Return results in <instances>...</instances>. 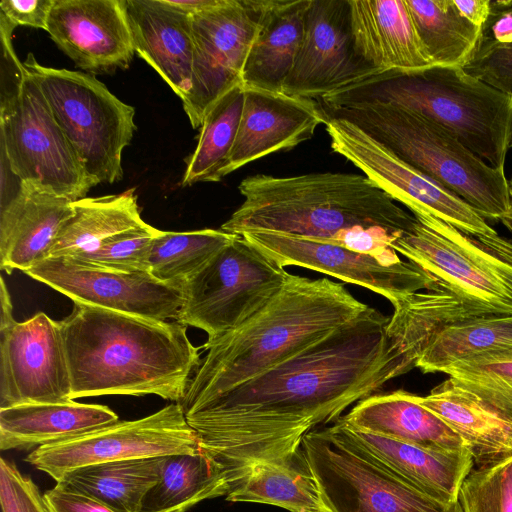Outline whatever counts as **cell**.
<instances>
[{"instance_id":"1","label":"cell","mask_w":512,"mask_h":512,"mask_svg":"<svg viewBox=\"0 0 512 512\" xmlns=\"http://www.w3.org/2000/svg\"><path fill=\"white\" fill-rule=\"evenodd\" d=\"M388 322L368 306L296 355L184 412L230 487L254 463L293 455L315 426L415 368L390 339Z\"/></svg>"},{"instance_id":"19","label":"cell","mask_w":512,"mask_h":512,"mask_svg":"<svg viewBox=\"0 0 512 512\" xmlns=\"http://www.w3.org/2000/svg\"><path fill=\"white\" fill-rule=\"evenodd\" d=\"M46 31L77 67L90 73L126 69L135 54L126 0H54Z\"/></svg>"},{"instance_id":"30","label":"cell","mask_w":512,"mask_h":512,"mask_svg":"<svg viewBox=\"0 0 512 512\" xmlns=\"http://www.w3.org/2000/svg\"><path fill=\"white\" fill-rule=\"evenodd\" d=\"M226 500L268 504L290 512H330L302 448L287 458L248 467L231 485Z\"/></svg>"},{"instance_id":"5","label":"cell","mask_w":512,"mask_h":512,"mask_svg":"<svg viewBox=\"0 0 512 512\" xmlns=\"http://www.w3.org/2000/svg\"><path fill=\"white\" fill-rule=\"evenodd\" d=\"M325 108L393 105L444 127L491 167L505 169L512 145V98L462 67L377 72L318 100Z\"/></svg>"},{"instance_id":"18","label":"cell","mask_w":512,"mask_h":512,"mask_svg":"<svg viewBox=\"0 0 512 512\" xmlns=\"http://www.w3.org/2000/svg\"><path fill=\"white\" fill-rule=\"evenodd\" d=\"M374 73L356 51L349 0H310L302 46L282 93L319 100Z\"/></svg>"},{"instance_id":"44","label":"cell","mask_w":512,"mask_h":512,"mask_svg":"<svg viewBox=\"0 0 512 512\" xmlns=\"http://www.w3.org/2000/svg\"><path fill=\"white\" fill-rule=\"evenodd\" d=\"M49 512H117L109 506L61 483L44 493Z\"/></svg>"},{"instance_id":"39","label":"cell","mask_w":512,"mask_h":512,"mask_svg":"<svg viewBox=\"0 0 512 512\" xmlns=\"http://www.w3.org/2000/svg\"><path fill=\"white\" fill-rule=\"evenodd\" d=\"M458 500L463 512H512V456L471 471Z\"/></svg>"},{"instance_id":"11","label":"cell","mask_w":512,"mask_h":512,"mask_svg":"<svg viewBox=\"0 0 512 512\" xmlns=\"http://www.w3.org/2000/svg\"><path fill=\"white\" fill-rule=\"evenodd\" d=\"M301 448L330 512H463L410 486L332 428L307 433Z\"/></svg>"},{"instance_id":"4","label":"cell","mask_w":512,"mask_h":512,"mask_svg":"<svg viewBox=\"0 0 512 512\" xmlns=\"http://www.w3.org/2000/svg\"><path fill=\"white\" fill-rule=\"evenodd\" d=\"M238 190L244 200L220 229L239 236L271 231L334 239L357 227L398 236L415 221L369 178L354 173L257 174L243 179Z\"/></svg>"},{"instance_id":"35","label":"cell","mask_w":512,"mask_h":512,"mask_svg":"<svg viewBox=\"0 0 512 512\" xmlns=\"http://www.w3.org/2000/svg\"><path fill=\"white\" fill-rule=\"evenodd\" d=\"M244 102V87L237 86L206 114L194 152L187 158L182 185L218 182L238 132Z\"/></svg>"},{"instance_id":"43","label":"cell","mask_w":512,"mask_h":512,"mask_svg":"<svg viewBox=\"0 0 512 512\" xmlns=\"http://www.w3.org/2000/svg\"><path fill=\"white\" fill-rule=\"evenodd\" d=\"M54 0H2L0 14L15 26L47 30Z\"/></svg>"},{"instance_id":"2","label":"cell","mask_w":512,"mask_h":512,"mask_svg":"<svg viewBox=\"0 0 512 512\" xmlns=\"http://www.w3.org/2000/svg\"><path fill=\"white\" fill-rule=\"evenodd\" d=\"M71 398L153 394L180 403L199 350L178 321H159L74 303L59 321Z\"/></svg>"},{"instance_id":"34","label":"cell","mask_w":512,"mask_h":512,"mask_svg":"<svg viewBox=\"0 0 512 512\" xmlns=\"http://www.w3.org/2000/svg\"><path fill=\"white\" fill-rule=\"evenodd\" d=\"M433 65L464 67L474 57L483 28L466 20L453 0H405Z\"/></svg>"},{"instance_id":"37","label":"cell","mask_w":512,"mask_h":512,"mask_svg":"<svg viewBox=\"0 0 512 512\" xmlns=\"http://www.w3.org/2000/svg\"><path fill=\"white\" fill-rule=\"evenodd\" d=\"M506 347H512V315L479 319L439 333L417 360L416 368L423 373H442L458 360Z\"/></svg>"},{"instance_id":"8","label":"cell","mask_w":512,"mask_h":512,"mask_svg":"<svg viewBox=\"0 0 512 512\" xmlns=\"http://www.w3.org/2000/svg\"><path fill=\"white\" fill-rule=\"evenodd\" d=\"M23 64L87 174L98 184L121 180L122 152L136 130L135 109L93 75L43 66L31 53Z\"/></svg>"},{"instance_id":"46","label":"cell","mask_w":512,"mask_h":512,"mask_svg":"<svg viewBox=\"0 0 512 512\" xmlns=\"http://www.w3.org/2000/svg\"><path fill=\"white\" fill-rule=\"evenodd\" d=\"M163 2L179 12L192 16L216 5L219 0H163Z\"/></svg>"},{"instance_id":"16","label":"cell","mask_w":512,"mask_h":512,"mask_svg":"<svg viewBox=\"0 0 512 512\" xmlns=\"http://www.w3.org/2000/svg\"><path fill=\"white\" fill-rule=\"evenodd\" d=\"M74 303L135 315L177 320L182 284L164 283L149 272H120L71 257H49L24 272Z\"/></svg>"},{"instance_id":"36","label":"cell","mask_w":512,"mask_h":512,"mask_svg":"<svg viewBox=\"0 0 512 512\" xmlns=\"http://www.w3.org/2000/svg\"><path fill=\"white\" fill-rule=\"evenodd\" d=\"M237 236L221 229L160 231L151 243L148 272L161 282L182 284Z\"/></svg>"},{"instance_id":"27","label":"cell","mask_w":512,"mask_h":512,"mask_svg":"<svg viewBox=\"0 0 512 512\" xmlns=\"http://www.w3.org/2000/svg\"><path fill=\"white\" fill-rule=\"evenodd\" d=\"M387 333L414 365L442 331L449 327L495 316H509L463 298L437 284L435 290L415 292L393 305Z\"/></svg>"},{"instance_id":"6","label":"cell","mask_w":512,"mask_h":512,"mask_svg":"<svg viewBox=\"0 0 512 512\" xmlns=\"http://www.w3.org/2000/svg\"><path fill=\"white\" fill-rule=\"evenodd\" d=\"M322 109L327 117L344 119L359 127L460 197L485 220L499 221L512 230V201L505 169L491 167L444 127L393 105Z\"/></svg>"},{"instance_id":"17","label":"cell","mask_w":512,"mask_h":512,"mask_svg":"<svg viewBox=\"0 0 512 512\" xmlns=\"http://www.w3.org/2000/svg\"><path fill=\"white\" fill-rule=\"evenodd\" d=\"M59 321L38 312L0 330V408L71 401Z\"/></svg>"},{"instance_id":"29","label":"cell","mask_w":512,"mask_h":512,"mask_svg":"<svg viewBox=\"0 0 512 512\" xmlns=\"http://www.w3.org/2000/svg\"><path fill=\"white\" fill-rule=\"evenodd\" d=\"M415 398L461 437L479 467L512 456V423L451 378Z\"/></svg>"},{"instance_id":"25","label":"cell","mask_w":512,"mask_h":512,"mask_svg":"<svg viewBox=\"0 0 512 512\" xmlns=\"http://www.w3.org/2000/svg\"><path fill=\"white\" fill-rule=\"evenodd\" d=\"M258 28L242 75L244 88L282 93L302 46L310 0H259Z\"/></svg>"},{"instance_id":"13","label":"cell","mask_w":512,"mask_h":512,"mask_svg":"<svg viewBox=\"0 0 512 512\" xmlns=\"http://www.w3.org/2000/svg\"><path fill=\"white\" fill-rule=\"evenodd\" d=\"M259 15V0H219L191 16L192 70L182 104L194 129L219 99L243 85Z\"/></svg>"},{"instance_id":"14","label":"cell","mask_w":512,"mask_h":512,"mask_svg":"<svg viewBox=\"0 0 512 512\" xmlns=\"http://www.w3.org/2000/svg\"><path fill=\"white\" fill-rule=\"evenodd\" d=\"M325 127L332 150L412 214H430L474 237L498 234L464 200L400 159L356 125L326 116Z\"/></svg>"},{"instance_id":"28","label":"cell","mask_w":512,"mask_h":512,"mask_svg":"<svg viewBox=\"0 0 512 512\" xmlns=\"http://www.w3.org/2000/svg\"><path fill=\"white\" fill-rule=\"evenodd\" d=\"M119 421L109 407L71 400L0 408L1 450H28L73 438Z\"/></svg>"},{"instance_id":"9","label":"cell","mask_w":512,"mask_h":512,"mask_svg":"<svg viewBox=\"0 0 512 512\" xmlns=\"http://www.w3.org/2000/svg\"><path fill=\"white\" fill-rule=\"evenodd\" d=\"M413 216L391 247L439 286L511 316L512 241L499 234L474 237L427 213Z\"/></svg>"},{"instance_id":"23","label":"cell","mask_w":512,"mask_h":512,"mask_svg":"<svg viewBox=\"0 0 512 512\" xmlns=\"http://www.w3.org/2000/svg\"><path fill=\"white\" fill-rule=\"evenodd\" d=\"M135 53L182 100L190 87L193 41L191 16L163 0H126Z\"/></svg>"},{"instance_id":"3","label":"cell","mask_w":512,"mask_h":512,"mask_svg":"<svg viewBox=\"0 0 512 512\" xmlns=\"http://www.w3.org/2000/svg\"><path fill=\"white\" fill-rule=\"evenodd\" d=\"M367 308L340 283L288 273L264 308L203 345L208 352L180 402L184 412L296 355Z\"/></svg>"},{"instance_id":"21","label":"cell","mask_w":512,"mask_h":512,"mask_svg":"<svg viewBox=\"0 0 512 512\" xmlns=\"http://www.w3.org/2000/svg\"><path fill=\"white\" fill-rule=\"evenodd\" d=\"M331 428L352 446L425 495L445 504L459 503L461 487L474 463L468 449H426L355 429L341 418Z\"/></svg>"},{"instance_id":"10","label":"cell","mask_w":512,"mask_h":512,"mask_svg":"<svg viewBox=\"0 0 512 512\" xmlns=\"http://www.w3.org/2000/svg\"><path fill=\"white\" fill-rule=\"evenodd\" d=\"M288 273L238 235L182 283L176 321L205 331L212 342L264 308Z\"/></svg>"},{"instance_id":"47","label":"cell","mask_w":512,"mask_h":512,"mask_svg":"<svg viewBox=\"0 0 512 512\" xmlns=\"http://www.w3.org/2000/svg\"><path fill=\"white\" fill-rule=\"evenodd\" d=\"M0 303H1V312H0V330L5 329L16 322L13 317V305L11 302V297L8 292V288L5 284L3 278H1L0 284Z\"/></svg>"},{"instance_id":"32","label":"cell","mask_w":512,"mask_h":512,"mask_svg":"<svg viewBox=\"0 0 512 512\" xmlns=\"http://www.w3.org/2000/svg\"><path fill=\"white\" fill-rule=\"evenodd\" d=\"M229 490L227 473L203 451L166 456L160 478L139 512H187L204 500L226 496Z\"/></svg>"},{"instance_id":"38","label":"cell","mask_w":512,"mask_h":512,"mask_svg":"<svg viewBox=\"0 0 512 512\" xmlns=\"http://www.w3.org/2000/svg\"><path fill=\"white\" fill-rule=\"evenodd\" d=\"M442 373L512 423V347L463 358Z\"/></svg>"},{"instance_id":"7","label":"cell","mask_w":512,"mask_h":512,"mask_svg":"<svg viewBox=\"0 0 512 512\" xmlns=\"http://www.w3.org/2000/svg\"><path fill=\"white\" fill-rule=\"evenodd\" d=\"M16 26L0 16L1 155L23 184L70 201L98 185L56 122L33 76L12 45Z\"/></svg>"},{"instance_id":"20","label":"cell","mask_w":512,"mask_h":512,"mask_svg":"<svg viewBox=\"0 0 512 512\" xmlns=\"http://www.w3.org/2000/svg\"><path fill=\"white\" fill-rule=\"evenodd\" d=\"M325 123L316 100L244 88L238 132L220 179L264 156L296 147Z\"/></svg>"},{"instance_id":"15","label":"cell","mask_w":512,"mask_h":512,"mask_svg":"<svg viewBox=\"0 0 512 512\" xmlns=\"http://www.w3.org/2000/svg\"><path fill=\"white\" fill-rule=\"evenodd\" d=\"M281 267L300 266L367 288L391 302L421 290H435L436 281L409 261L388 265L376 257L331 239L251 231L241 234Z\"/></svg>"},{"instance_id":"26","label":"cell","mask_w":512,"mask_h":512,"mask_svg":"<svg viewBox=\"0 0 512 512\" xmlns=\"http://www.w3.org/2000/svg\"><path fill=\"white\" fill-rule=\"evenodd\" d=\"M341 419L349 426L400 442L438 451L467 449L438 415L404 390L373 394Z\"/></svg>"},{"instance_id":"40","label":"cell","mask_w":512,"mask_h":512,"mask_svg":"<svg viewBox=\"0 0 512 512\" xmlns=\"http://www.w3.org/2000/svg\"><path fill=\"white\" fill-rule=\"evenodd\" d=\"M160 231L144 223L106 239L97 250L75 259L114 271L148 272L151 243Z\"/></svg>"},{"instance_id":"45","label":"cell","mask_w":512,"mask_h":512,"mask_svg":"<svg viewBox=\"0 0 512 512\" xmlns=\"http://www.w3.org/2000/svg\"><path fill=\"white\" fill-rule=\"evenodd\" d=\"M459 13L477 27L484 28L492 11L490 0H453Z\"/></svg>"},{"instance_id":"24","label":"cell","mask_w":512,"mask_h":512,"mask_svg":"<svg viewBox=\"0 0 512 512\" xmlns=\"http://www.w3.org/2000/svg\"><path fill=\"white\" fill-rule=\"evenodd\" d=\"M357 53L377 72L433 65L405 0H349Z\"/></svg>"},{"instance_id":"22","label":"cell","mask_w":512,"mask_h":512,"mask_svg":"<svg viewBox=\"0 0 512 512\" xmlns=\"http://www.w3.org/2000/svg\"><path fill=\"white\" fill-rule=\"evenodd\" d=\"M72 202L23 184L0 207V268L8 274L25 272L49 258L62 224L73 213Z\"/></svg>"},{"instance_id":"33","label":"cell","mask_w":512,"mask_h":512,"mask_svg":"<svg viewBox=\"0 0 512 512\" xmlns=\"http://www.w3.org/2000/svg\"><path fill=\"white\" fill-rule=\"evenodd\" d=\"M165 457L131 459L84 466L58 482L117 512H139L147 492L158 482Z\"/></svg>"},{"instance_id":"48","label":"cell","mask_w":512,"mask_h":512,"mask_svg":"<svg viewBox=\"0 0 512 512\" xmlns=\"http://www.w3.org/2000/svg\"><path fill=\"white\" fill-rule=\"evenodd\" d=\"M511 147H512V145H511ZM509 187H510V196H511V201H512V177L509 180Z\"/></svg>"},{"instance_id":"31","label":"cell","mask_w":512,"mask_h":512,"mask_svg":"<svg viewBox=\"0 0 512 512\" xmlns=\"http://www.w3.org/2000/svg\"><path fill=\"white\" fill-rule=\"evenodd\" d=\"M49 257L78 258L97 250L108 238L144 224L134 189L121 194L84 197L72 202Z\"/></svg>"},{"instance_id":"42","label":"cell","mask_w":512,"mask_h":512,"mask_svg":"<svg viewBox=\"0 0 512 512\" xmlns=\"http://www.w3.org/2000/svg\"><path fill=\"white\" fill-rule=\"evenodd\" d=\"M0 503L2 512H49L37 485L5 458L0 460Z\"/></svg>"},{"instance_id":"12","label":"cell","mask_w":512,"mask_h":512,"mask_svg":"<svg viewBox=\"0 0 512 512\" xmlns=\"http://www.w3.org/2000/svg\"><path fill=\"white\" fill-rule=\"evenodd\" d=\"M180 403L146 417L117 421L82 435L35 448L25 461L58 482L93 464L201 452Z\"/></svg>"},{"instance_id":"41","label":"cell","mask_w":512,"mask_h":512,"mask_svg":"<svg viewBox=\"0 0 512 512\" xmlns=\"http://www.w3.org/2000/svg\"><path fill=\"white\" fill-rule=\"evenodd\" d=\"M463 69L512 98V40L498 42L482 36L477 52Z\"/></svg>"}]
</instances>
